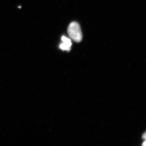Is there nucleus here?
<instances>
[{
    "mask_svg": "<svg viewBox=\"0 0 146 146\" xmlns=\"http://www.w3.org/2000/svg\"><path fill=\"white\" fill-rule=\"evenodd\" d=\"M68 33L70 37L77 42L82 41V34L81 27L78 24L73 22L69 25L68 28Z\"/></svg>",
    "mask_w": 146,
    "mask_h": 146,
    "instance_id": "f257e3e1",
    "label": "nucleus"
},
{
    "mask_svg": "<svg viewBox=\"0 0 146 146\" xmlns=\"http://www.w3.org/2000/svg\"><path fill=\"white\" fill-rule=\"evenodd\" d=\"M61 40L63 42L60 45V48L63 50L70 51L72 45L71 40L65 36H62Z\"/></svg>",
    "mask_w": 146,
    "mask_h": 146,
    "instance_id": "f03ea898",
    "label": "nucleus"
},
{
    "mask_svg": "<svg viewBox=\"0 0 146 146\" xmlns=\"http://www.w3.org/2000/svg\"><path fill=\"white\" fill-rule=\"evenodd\" d=\"M142 138L143 139H145L146 138V133H145V134H143V136L142 137Z\"/></svg>",
    "mask_w": 146,
    "mask_h": 146,
    "instance_id": "7ed1b4c3",
    "label": "nucleus"
},
{
    "mask_svg": "<svg viewBox=\"0 0 146 146\" xmlns=\"http://www.w3.org/2000/svg\"><path fill=\"white\" fill-rule=\"evenodd\" d=\"M142 146H146V141H145V142H144L143 145H142Z\"/></svg>",
    "mask_w": 146,
    "mask_h": 146,
    "instance_id": "20e7f679",
    "label": "nucleus"
}]
</instances>
